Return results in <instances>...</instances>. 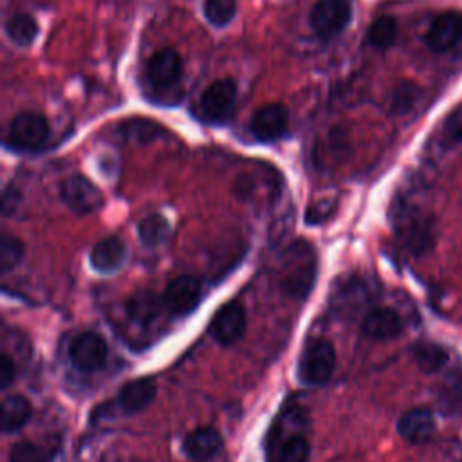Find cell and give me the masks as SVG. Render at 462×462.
<instances>
[{
    "mask_svg": "<svg viewBox=\"0 0 462 462\" xmlns=\"http://www.w3.org/2000/svg\"><path fill=\"white\" fill-rule=\"evenodd\" d=\"M316 254L305 242H296L285 256L282 269V287L291 298H305L314 285Z\"/></svg>",
    "mask_w": 462,
    "mask_h": 462,
    "instance_id": "obj_1",
    "label": "cell"
},
{
    "mask_svg": "<svg viewBox=\"0 0 462 462\" xmlns=\"http://www.w3.org/2000/svg\"><path fill=\"white\" fill-rule=\"evenodd\" d=\"M336 366V352L330 341L314 337L310 339L298 361V377L310 386L325 384Z\"/></svg>",
    "mask_w": 462,
    "mask_h": 462,
    "instance_id": "obj_2",
    "label": "cell"
},
{
    "mask_svg": "<svg viewBox=\"0 0 462 462\" xmlns=\"http://www.w3.org/2000/svg\"><path fill=\"white\" fill-rule=\"evenodd\" d=\"M350 0H318L309 13V23L312 31L323 40H330L341 34L343 29L350 23Z\"/></svg>",
    "mask_w": 462,
    "mask_h": 462,
    "instance_id": "obj_3",
    "label": "cell"
},
{
    "mask_svg": "<svg viewBox=\"0 0 462 462\" xmlns=\"http://www.w3.org/2000/svg\"><path fill=\"white\" fill-rule=\"evenodd\" d=\"M49 134V123L42 114L20 112L9 125L7 143L18 152H34L47 143Z\"/></svg>",
    "mask_w": 462,
    "mask_h": 462,
    "instance_id": "obj_4",
    "label": "cell"
},
{
    "mask_svg": "<svg viewBox=\"0 0 462 462\" xmlns=\"http://www.w3.org/2000/svg\"><path fill=\"white\" fill-rule=\"evenodd\" d=\"M106 356L108 346L105 337L90 330L78 334L69 346V357L72 365L81 372H94L101 368L106 361Z\"/></svg>",
    "mask_w": 462,
    "mask_h": 462,
    "instance_id": "obj_5",
    "label": "cell"
},
{
    "mask_svg": "<svg viewBox=\"0 0 462 462\" xmlns=\"http://www.w3.org/2000/svg\"><path fill=\"white\" fill-rule=\"evenodd\" d=\"M63 202L76 213L87 215L103 206V193L83 175L67 177L60 188Z\"/></svg>",
    "mask_w": 462,
    "mask_h": 462,
    "instance_id": "obj_6",
    "label": "cell"
},
{
    "mask_svg": "<svg viewBox=\"0 0 462 462\" xmlns=\"http://www.w3.org/2000/svg\"><path fill=\"white\" fill-rule=\"evenodd\" d=\"M202 298V287L200 282L195 276L182 274L173 278L162 296L164 307L173 316H186L200 303Z\"/></svg>",
    "mask_w": 462,
    "mask_h": 462,
    "instance_id": "obj_7",
    "label": "cell"
},
{
    "mask_svg": "<svg viewBox=\"0 0 462 462\" xmlns=\"http://www.w3.org/2000/svg\"><path fill=\"white\" fill-rule=\"evenodd\" d=\"M249 130L262 143L282 139L289 130V114L285 106L280 103L260 106L249 121Z\"/></svg>",
    "mask_w": 462,
    "mask_h": 462,
    "instance_id": "obj_8",
    "label": "cell"
},
{
    "mask_svg": "<svg viewBox=\"0 0 462 462\" xmlns=\"http://www.w3.org/2000/svg\"><path fill=\"white\" fill-rule=\"evenodd\" d=\"M236 101V83L231 78L213 81L200 96V110L209 121H224Z\"/></svg>",
    "mask_w": 462,
    "mask_h": 462,
    "instance_id": "obj_9",
    "label": "cell"
},
{
    "mask_svg": "<svg viewBox=\"0 0 462 462\" xmlns=\"http://www.w3.org/2000/svg\"><path fill=\"white\" fill-rule=\"evenodd\" d=\"M245 309L240 301H227L209 321V334L222 345H231L245 332Z\"/></svg>",
    "mask_w": 462,
    "mask_h": 462,
    "instance_id": "obj_10",
    "label": "cell"
},
{
    "mask_svg": "<svg viewBox=\"0 0 462 462\" xmlns=\"http://www.w3.org/2000/svg\"><path fill=\"white\" fill-rule=\"evenodd\" d=\"M460 38H462V14L444 13L431 22L424 36V42L433 52H446L453 49L460 42Z\"/></svg>",
    "mask_w": 462,
    "mask_h": 462,
    "instance_id": "obj_11",
    "label": "cell"
},
{
    "mask_svg": "<svg viewBox=\"0 0 462 462\" xmlns=\"http://www.w3.org/2000/svg\"><path fill=\"white\" fill-rule=\"evenodd\" d=\"M148 81L157 88H168L175 85L182 76V60L173 49L157 51L146 65Z\"/></svg>",
    "mask_w": 462,
    "mask_h": 462,
    "instance_id": "obj_12",
    "label": "cell"
},
{
    "mask_svg": "<svg viewBox=\"0 0 462 462\" xmlns=\"http://www.w3.org/2000/svg\"><path fill=\"white\" fill-rule=\"evenodd\" d=\"M363 334L370 339L388 341L401 334L402 321L401 316L390 307H375L363 318Z\"/></svg>",
    "mask_w": 462,
    "mask_h": 462,
    "instance_id": "obj_13",
    "label": "cell"
},
{
    "mask_svg": "<svg viewBox=\"0 0 462 462\" xmlns=\"http://www.w3.org/2000/svg\"><path fill=\"white\" fill-rule=\"evenodd\" d=\"M397 431L404 440L422 444L435 433V417L428 408H411L401 415Z\"/></svg>",
    "mask_w": 462,
    "mask_h": 462,
    "instance_id": "obj_14",
    "label": "cell"
},
{
    "mask_svg": "<svg viewBox=\"0 0 462 462\" xmlns=\"http://www.w3.org/2000/svg\"><path fill=\"white\" fill-rule=\"evenodd\" d=\"M126 258V245L119 236L99 240L90 251V265L99 273L117 271Z\"/></svg>",
    "mask_w": 462,
    "mask_h": 462,
    "instance_id": "obj_15",
    "label": "cell"
},
{
    "mask_svg": "<svg viewBox=\"0 0 462 462\" xmlns=\"http://www.w3.org/2000/svg\"><path fill=\"white\" fill-rule=\"evenodd\" d=\"M157 388L150 379H134L121 386L117 392V404L126 413H137L152 404Z\"/></svg>",
    "mask_w": 462,
    "mask_h": 462,
    "instance_id": "obj_16",
    "label": "cell"
},
{
    "mask_svg": "<svg viewBox=\"0 0 462 462\" xmlns=\"http://www.w3.org/2000/svg\"><path fill=\"white\" fill-rule=\"evenodd\" d=\"M184 453L193 460H208L222 448V435L215 428H197L184 439Z\"/></svg>",
    "mask_w": 462,
    "mask_h": 462,
    "instance_id": "obj_17",
    "label": "cell"
},
{
    "mask_svg": "<svg viewBox=\"0 0 462 462\" xmlns=\"http://www.w3.org/2000/svg\"><path fill=\"white\" fill-rule=\"evenodd\" d=\"M31 411H32V406L27 397H23L20 393L4 397V401H2V430L5 433H13V431L20 430L31 417Z\"/></svg>",
    "mask_w": 462,
    "mask_h": 462,
    "instance_id": "obj_18",
    "label": "cell"
},
{
    "mask_svg": "<svg viewBox=\"0 0 462 462\" xmlns=\"http://www.w3.org/2000/svg\"><path fill=\"white\" fill-rule=\"evenodd\" d=\"M161 301L152 291H139L126 300V314L134 323L146 325L157 318Z\"/></svg>",
    "mask_w": 462,
    "mask_h": 462,
    "instance_id": "obj_19",
    "label": "cell"
},
{
    "mask_svg": "<svg viewBox=\"0 0 462 462\" xmlns=\"http://www.w3.org/2000/svg\"><path fill=\"white\" fill-rule=\"evenodd\" d=\"M439 406L446 415H462V370H451L439 393Z\"/></svg>",
    "mask_w": 462,
    "mask_h": 462,
    "instance_id": "obj_20",
    "label": "cell"
},
{
    "mask_svg": "<svg viewBox=\"0 0 462 462\" xmlns=\"http://www.w3.org/2000/svg\"><path fill=\"white\" fill-rule=\"evenodd\" d=\"M161 126L152 121V119H143V117H132L125 119L117 126V134L125 141H134V143H150L161 135Z\"/></svg>",
    "mask_w": 462,
    "mask_h": 462,
    "instance_id": "obj_21",
    "label": "cell"
},
{
    "mask_svg": "<svg viewBox=\"0 0 462 462\" xmlns=\"http://www.w3.org/2000/svg\"><path fill=\"white\" fill-rule=\"evenodd\" d=\"M413 359L424 374H437L446 366L448 352L437 343L422 341L413 346Z\"/></svg>",
    "mask_w": 462,
    "mask_h": 462,
    "instance_id": "obj_22",
    "label": "cell"
},
{
    "mask_svg": "<svg viewBox=\"0 0 462 462\" xmlns=\"http://www.w3.org/2000/svg\"><path fill=\"white\" fill-rule=\"evenodd\" d=\"M5 32L13 43L20 47H29L38 36V22L32 14L20 13L7 20Z\"/></svg>",
    "mask_w": 462,
    "mask_h": 462,
    "instance_id": "obj_23",
    "label": "cell"
},
{
    "mask_svg": "<svg viewBox=\"0 0 462 462\" xmlns=\"http://www.w3.org/2000/svg\"><path fill=\"white\" fill-rule=\"evenodd\" d=\"M310 453V444L305 435L294 433L282 440L273 451L271 462H307Z\"/></svg>",
    "mask_w": 462,
    "mask_h": 462,
    "instance_id": "obj_24",
    "label": "cell"
},
{
    "mask_svg": "<svg viewBox=\"0 0 462 462\" xmlns=\"http://www.w3.org/2000/svg\"><path fill=\"white\" fill-rule=\"evenodd\" d=\"M368 43L375 49H388L397 38V22L392 16H379L368 27Z\"/></svg>",
    "mask_w": 462,
    "mask_h": 462,
    "instance_id": "obj_25",
    "label": "cell"
},
{
    "mask_svg": "<svg viewBox=\"0 0 462 462\" xmlns=\"http://www.w3.org/2000/svg\"><path fill=\"white\" fill-rule=\"evenodd\" d=\"M168 233H170V224L162 215H148L139 224V238L148 247H155L161 242H164Z\"/></svg>",
    "mask_w": 462,
    "mask_h": 462,
    "instance_id": "obj_26",
    "label": "cell"
},
{
    "mask_svg": "<svg viewBox=\"0 0 462 462\" xmlns=\"http://www.w3.org/2000/svg\"><path fill=\"white\" fill-rule=\"evenodd\" d=\"M236 13V0H204V16L215 27L227 25Z\"/></svg>",
    "mask_w": 462,
    "mask_h": 462,
    "instance_id": "obj_27",
    "label": "cell"
},
{
    "mask_svg": "<svg viewBox=\"0 0 462 462\" xmlns=\"http://www.w3.org/2000/svg\"><path fill=\"white\" fill-rule=\"evenodd\" d=\"M51 451L36 442L20 440L9 451V462H49Z\"/></svg>",
    "mask_w": 462,
    "mask_h": 462,
    "instance_id": "obj_28",
    "label": "cell"
},
{
    "mask_svg": "<svg viewBox=\"0 0 462 462\" xmlns=\"http://www.w3.org/2000/svg\"><path fill=\"white\" fill-rule=\"evenodd\" d=\"M23 253H25V247L20 238L4 235L0 242V271L9 273L11 269H14L23 258Z\"/></svg>",
    "mask_w": 462,
    "mask_h": 462,
    "instance_id": "obj_29",
    "label": "cell"
},
{
    "mask_svg": "<svg viewBox=\"0 0 462 462\" xmlns=\"http://www.w3.org/2000/svg\"><path fill=\"white\" fill-rule=\"evenodd\" d=\"M420 97V88L410 81L399 83L393 90V110L404 114L415 106Z\"/></svg>",
    "mask_w": 462,
    "mask_h": 462,
    "instance_id": "obj_30",
    "label": "cell"
},
{
    "mask_svg": "<svg viewBox=\"0 0 462 462\" xmlns=\"http://www.w3.org/2000/svg\"><path fill=\"white\" fill-rule=\"evenodd\" d=\"M446 134L455 139V141H462V105L457 106L446 119L444 123Z\"/></svg>",
    "mask_w": 462,
    "mask_h": 462,
    "instance_id": "obj_31",
    "label": "cell"
},
{
    "mask_svg": "<svg viewBox=\"0 0 462 462\" xmlns=\"http://www.w3.org/2000/svg\"><path fill=\"white\" fill-rule=\"evenodd\" d=\"M16 375V368H14V361L9 357V354H2L0 356V386L7 388Z\"/></svg>",
    "mask_w": 462,
    "mask_h": 462,
    "instance_id": "obj_32",
    "label": "cell"
}]
</instances>
